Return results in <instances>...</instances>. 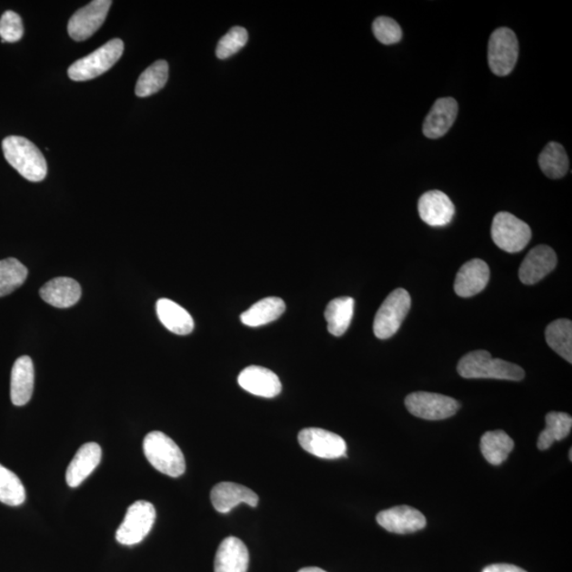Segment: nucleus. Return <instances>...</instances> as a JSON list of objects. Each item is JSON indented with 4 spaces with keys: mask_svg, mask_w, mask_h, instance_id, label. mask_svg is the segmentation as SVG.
Returning <instances> with one entry per match:
<instances>
[{
    "mask_svg": "<svg viewBox=\"0 0 572 572\" xmlns=\"http://www.w3.org/2000/svg\"><path fill=\"white\" fill-rule=\"evenodd\" d=\"M25 490L21 479L8 468L0 465V501L17 507L25 503Z\"/></svg>",
    "mask_w": 572,
    "mask_h": 572,
    "instance_id": "2f4dec72",
    "label": "nucleus"
},
{
    "mask_svg": "<svg viewBox=\"0 0 572 572\" xmlns=\"http://www.w3.org/2000/svg\"><path fill=\"white\" fill-rule=\"evenodd\" d=\"M538 165L546 176L558 179L567 175L569 159L564 146L551 141L539 154Z\"/></svg>",
    "mask_w": 572,
    "mask_h": 572,
    "instance_id": "bb28decb",
    "label": "nucleus"
},
{
    "mask_svg": "<svg viewBox=\"0 0 572 572\" xmlns=\"http://www.w3.org/2000/svg\"><path fill=\"white\" fill-rule=\"evenodd\" d=\"M490 280V268L480 259H473L462 266L456 276L455 292L462 298H470L484 291Z\"/></svg>",
    "mask_w": 572,
    "mask_h": 572,
    "instance_id": "f3484780",
    "label": "nucleus"
},
{
    "mask_svg": "<svg viewBox=\"0 0 572 572\" xmlns=\"http://www.w3.org/2000/svg\"><path fill=\"white\" fill-rule=\"evenodd\" d=\"M169 65L166 61H157L146 68L139 76L135 94L140 98H146L163 89L168 82Z\"/></svg>",
    "mask_w": 572,
    "mask_h": 572,
    "instance_id": "c756f323",
    "label": "nucleus"
},
{
    "mask_svg": "<svg viewBox=\"0 0 572 572\" xmlns=\"http://www.w3.org/2000/svg\"><path fill=\"white\" fill-rule=\"evenodd\" d=\"M411 298L406 289L397 288L388 295L376 315L374 332L380 339L395 336L407 316Z\"/></svg>",
    "mask_w": 572,
    "mask_h": 572,
    "instance_id": "423d86ee",
    "label": "nucleus"
},
{
    "mask_svg": "<svg viewBox=\"0 0 572 572\" xmlns=\"http://www.w3.org/2000/svg\"><path fill=\"white\" fill-rule=\"evenodd\" d=\"M299 445L307 453L323 459H337L346 454L342 437L321 428H305L298 435Z\"/></svg>",
    "mask_w": 572,
    "mask_h": 572,
    "instance_id": "9b49d317",
    "label": "nucleus"
},
{
    "mask_svg": "<svg viewBox=\"0 0 572 572\" xmlns=\"http://www.w3.org/2000/svg\"><path fill=\"white\" fill-rule=\"evenodd\" d=\"M557 256L555 250L547 246H538L530 250L519 267V279L524 285L537 284L557 266Z\"/></svg>",
    "mask_w": 572,
    "mask_h": 572,
    "instance_id": "4468645a",
    "label": "nucleus"
},
{
    "mask_svg": "<svg viewBox=\"0 0 572 572\" xmlns=\"http://www.w3.org/2000/svg\"><path fill=\"white\" fill-rule=\"evenodd\" d=\"M518 41L509 28H498L488 41L487 60L491 72L498 76L510 75L518 60Z\"/></svg>",
    "mask_w": 572,
    "mask_h": 572,
    "instance_id": "6e6552de",
    "label": "nucleus"
},
{
    "mask_svg": "<svg viewBox=\"0 0 572 572\" xmlns=\"http://www.w3.org/2000/svg\"><path fill=\"white\" fill-rule=\"evenodd\" d=\"M211 503L215 509L220 513H228L240 504L256 507L259 497L250 488L234 484V482H221L211 491Z\"/></svg>",
    "mask_w": 572,
    "mask_h": 572,
    "instance_id": "a211bd4d",
    "label": "nucleus"
},
{
    "mask_svg": "<svg viewBox=\"0 0 572 572\" xmlns=\"http://www.w3.org/2000/svg\"><path fill=\"white\" fill-rule=\"evenodd\" d=\"M355 299L339 297L333 299L326 307L325 318L327 331L334 336H342L349 329L353 315H355Z\"/></svg>",
    "mask_w": 572,
    "mask_h": 572,
    "instance_id": "b1692460",
    "label": "nucleus"
},
{
    "mask_svg": "<svg viewBox=\"0 0 572 572\" xmlns=\"http://www.w3.org/2000/svg\"><path fill=\"white\" fill-rule=\"evenodd\" d=\"M24 25L21 16L13 11H6L0 17V37L3 43H16L22 40Z\"/></svg>",
    "mask_w": 572,
    "mask_h": 572,
    "instance_id": "f704fd0d",
    "label": "nucleus"
},
{
    "mask_svg": "<svg viewBox=\"0 0 572 572\" xmlns=\"http://www.w3.org/2000/svg\"><path fill=\"white\" fill-rule=\"evenodd\" d=\"M4 156L19 175L27 181L38 183L47 176V162L38 147L21 136H9L3 141Z\"/></svg>",
    "mask_w": 572,
    "mask_h": 572,
    "instance_id": "f257e3e1",
    "label": "nucleus"
},
{
    "mask_svg": "<svg viewBox=\"0 0 572 572\" xmlns=\"http://www.w3.org/2000/svg\"><path fill=\"white\" fill-rule=\"evenodd\" d=\"M248 41V32L242 27H234L230 29L227 35H225L221 41L218 42L216 47V56L218 59L225 60L233 56L246 46Z\"/></svg>",
    "mask_w": 572,
    "mask_h": 572,
    "instance_id": "473e14b6",
    "label": "nucleus"
},
{
    "mask_svg": "<svg viewBox=\"0 0 572 572\" xmlns=\"http://www.w3.org/2000/svg\"><path fill=\"white\" fill-rule=\"evenodd\" d=\"M286 311L285 301L279 297L262 299L241 315L242 324L248 326H266L277 320Z\"/></svg>",
    "mask_w": 572,
    "mask_h": 572,
    "instance_id": "393cba45",
    "label": "nucleus"
},
{
    "mask_svg": "<svg viewBox=\"0 0 572 572\" xmlns=\"http://www.w3.org/2000/svg\"><path fill=\"white\" fill-rule=\"evenodd\" d=\"M156 519V507L149 501L138 500L128 507L124 522L115 532V538L125 546L139 544L149 535Z\"/></svg>",
    "mask_w": 572,
    "mask_h": 572,
    "instance_id": "0eeeda50",
    "label": "nucleus"
},
{
    "mask_svg": "<svg viewBox=\"0 0 572 572\" xmlns=\"http://www.w3.org/2000/svg\"><path fill=\"white\" fill-rule=\"evenodd\" d=\"M482 572H527L526 570L514 567L510 564H494L486 567Z\"/></svg>",
    "mask_w": 572,
    "mask_h": 572,
    "instance_id": "c9c22d12",
    "label": "nucleus"
},
{
    "mask_svg": "<svg viewBox=\"0 0 572 572\" xmlns=\"http://www.w3.org/2000/svg\"><path fill=\"white\" fill-rule=\"evenodd\" d=\"M298 572H326V571L318 567H306V568L300 569Z\"/></svg>",
    "mask_w": 572,
    "mask_h": 572,
    "instance_id": "e433bc0d",
    "label": "nucleus"
},
{
    "mask_svg": "<svg viewBox=\"0 0 572 572\" xmlns=\"http://www.w3.org/2000/svg\"><path fill=\"white\" fill-rule=\"evenodd\" d=\"M111 0H95L75 13L68 23V34L73 40L82 42L93 36L105 22Z\"/></svg>",
    "mask_w": 572,
    "mask_h": 572,
    "instance_id": "9d476101",
    "label": "nucleus"
},
{
    "mask_svg": "<svg viewBox=\"0 0 572 572\" xmlns=\"http://www.w3.org/2000/svg\"><path fill=\"white\" fill-rule=\"evenodd\" d=\"M146 458L157 471L170 477H179L186 471V461L181 448L170 437L162 432H152L144 440Z\"/></svg>",
    "mask_w": 572,
    "mask_h": 572,
    "instance_id": "7ed1b4c3",
    "label": "nucleus"
},
{
    "mask_svg": "<svg viewBox=\"0 0 572 572\" xmlns=\"http://www.w3.org/2000/svg\"><path fill=\"white\" fill-rule=\"evenodd\" d=\"M458 374L465 378H494L518 382L525 377V371L516 364L494 358L487 351L467 353L460 359Z\"/></svg>",
    "mask_w": 572,
    "mask_h": 572,
    "instance_id": "f03ea898",
    "label": "nucleus"
},
{
    "mask_svg": "<svg viewBox=\"0 0 572 572\" xmlns=\"http://www.w3.org/2000/svg\"><path fill=\"white\" fill-rule=\"evenodd\" d=\"M102 458V449L95 442L82 446L70 462L66 471V482L70 487H79L96 467Z\"/></svg>",
    "mask_w": 572,
    "mask_h": 572,
    "instance_id": "aec40b11",
    "label": "nucleus"
},
{
    "mask_svg": "<svg viewBox=\"0 0 572 572\" xmlns=\"http://www.w3.org/2000/svg\"><path fill=\"white\" fill-rule=\"evenodd\" d=\"M571 456H572V451L570 449V453H569V459H570V461L572 460Z\"/></svg>",
    "mask_w": 572,
    "mask_h": 572,
    "instance_id": "4c0bfd02",
    "label": "nucleus"
},
{
    "mask_svg": "<svg viewBox=\"0 0 572 572\" xmlns=\"http://www.w3.org/2000/svg\"><path fill=\"white\" fill-rule=\"evenodd\" d=\"M572 417L568 414L551 411L546 416V428L539 434L537 447L539 451H546L554 446L556 441H561L570 434Z\"/></svg>",
    "mask_w": 572,
    "mask_h": 572,
    "instance_id": "cd10ccee",
    "label": "nucleus"
},
{
    "mask_svg": "<svg viewBox=\"0 0 572 572\" xmlns=\"http://www.w3.org/2000/svg\"><path fill=\"white\" fill-rule=\"evenodd\" d=\"M237 383L249 394L262 397L277 396L282 390L278 376L260 366H249L242 370Z\"/></svg>",
    "mask_w": 572,
    "mask_h": 572,
    "instance_id": "dca6fc26",
    "label": "nucleus"
},
{
    "mask_svg": "<svg viewBox=\"0 0 572 572\" xmlns=\"http://www.w3.org/2000/svg\"><path fill=\"white\" fill-rule=\"evenodd\" d=\"M405 405L411 415L424 420H445L460 408L455 398L433 392H414L407 396Z\"/></svg>",
    "mask_w": 572,
    "mask_h": 572,
    "instance_id": "1a4fd4ad",
    "label": "nucleus"
},
{
    "mask_svg": "<svg viewBox=\"0 0 572 572\" xmlns=\"http://www.w3.org/2000/svg\"><path fill=\"white\" fill-rule=\"evenodd\" d=\"M421 220L433 227H445L453 221L455 206L445 192L433 190L424 193L417 203Z\"/></svg>",
    "mask_w": 572,
    "mask_h": 572,
    "instance_id": "ddd939ff",
    "label": "nucleus"
},
{
    "mask_svg": "<svg viewBox=\"0 0 572 572\" xmlns=\"http://www.w3.org/2000/svg\"><path fill=\"white\" fill-rule=\"evenodd\" d=\"M28 277V269L15 258L0 260V297L21 287Z\"/></svg>",
    "mask_w": 572,
    "mask_h": 572,
    "instance_id": "7c9ffc66",
    "label": "nucleus"
},
{
    "mask_svg": "<svg viewBox=\"0 0 572 572\" xmlns=\"http://www.w3.org/2000/svg\"><path fill=\"white\" fill-rule=\"evenodd\" d=\"M514 448V441L504 430H493L481 437L482 455L493 466H500L509 457Z\"/></svg>",
    "mask_w": 572,
    "mask_h": 572,
    "instance_id": "a878e982",
    "label": "nucleus"
},
{
    "mask_svg": "<svg viewBox=\"0 0 572 572\" xmlns=\"http://www.w3.org/2000/svg\"><path fill=\"white\" fill-rule=\"evenodd\" d=\"M458 103L451 96L435 102L423 124V134L429 139H438L451 130L458 115Z\"/></svg>",
    "mask_w": 572,
    "mask_h": 572,
    "instance_id": "2eb2a0df",
    "label": "nucleus"
},
{
    "mask_svg": "<svg viewBox=\"0 0 572 572\" xmlns=\"http://www.w3.org/2000/svg\"><path fill=\"white\" fill-rule=\"evenodd\" d=\"M35 366L29 356L16 359L11 372V401L15 406H24L34 395Z\"/></svg>",
    "mask_w": 572,
    "mask_h": 572,
    "instance_id": "412c9836",
    "label": "nucleus"
},
{
    "mask_svg": "<svg viewBox=\"0 0 572 572\" xmlns=\"http://www.w3.org/2000/svg\"><path fill=\"white\" fill-rule=\"evenodd\" d=\"M156 312L160 323L177 336H188L195 329V321L191 315L175 301L159 299Z\"/></svg>",
    "mask_w": 572,
    "mask_h": 572,
    "instance_id": "5701e85b",
    "label": "nucleus"
},
{
    "mask_svg": "<svg viewBox=\"0 0 572 572\" xmlns=\"http://www.w3.org/2000/svg\"><path fill=\"white\" fill-rule=\"evenodd\" d=\"M42 299L48 305L67 308L76 305L81 298L82 289L72 278L60 277L50 280L40 291Z\"/></svg>",
    "mask_w": 572,
    "mask_h": 572,
    "instance_id": "4be33fe9",
    "label": "nucleus"
},
{
    "mask_svg": "<svg viewBox=\"0 0 572 572\" xmlns=\"http://www.w3.org/2000/svg\"><path fill=\"white\" fill-rule=\"evenodd\" d=\"M249 552L240 538H225L218 547L215 561V572H247Z\"/></svg>",
    "mask_w": 572,
    "mask_h": 572,
    "instance_id": "6ab92c4d",
    "label": "nucleus"
},
{
    "mask_svg": "<svg viewBox=\"0 0 572 572\" xmlns=\"http://www.w3.org/2000/svg\"><path fill=\"white\" fill-rule=\"evenodd\" d=\"M376 522L385 530L396 535H407L426 527V517L419 510L408 506L394 507L378 513Z\"/></svg>",
    "mask_w": 572,
    "mask_h": 572,
    "instance_id": "f8f14e48",
    "label": "nucleus"
},
{
    "mask_svg": "<svg viewBox=\"0 0 572 572\" xmlns=\"http://www.w3.org/2000/svg\"><path fill=\"white\" fill-rule=\"evenodd\" d=\"M491 236L495 244L504 252H522L531 240L529 225L509 212H499L494 216Z\"/></svg>",
    "mask_w": 572,
    "mask_h": 572,
    "instance_id": "39448f33",
    "label": "nucleus"
},
{
    "mask_svg": "<svg viewBox=\"0 0 572 572\" xmlns=\"http://www.w3.org/2000/svg\"><path fill=\"white\" fill-rule=\"evenodd\" d=\"M125 44L114 38L91 55L82 57L68 69L69 78L75 82L89 81L111 69L120 60Z\"/></svg>",
    "mask_w": 572,
    "mask_h": 572,
    "instance_id": "20e7f679",
    "label": "nucleus"
},
{
    "mask_svg": "<svg viewBox=\"0 0 572 572\" xmlns=\"http://www.w3.org/2000/svg\"><path fill=\"white\" fill-rule=\"evenodd\" d=\"M546 342L564 359L572 363V323L568 319H557L545 332Z\"/></svg>",
    "mask_w": 572,
    "mask_h": 572,
    "instance_id": "c85d7f7f",
    "label": "nucleus"
},
{
    "mask_svg": "<svg viewBox=\"0 0 572 572\" xmlns=\"http://www.w3.org/2000/svg\"><path fill=\"white\" fill-rule=\"evenodd\" d=\"M374 34L378 42L384 45H394L401 41L402 29L395 19L387 16L377 17L372 25Z\"/></svg>",
    "mask_w": 572,
    "mask_h": 572,
    "instance_id": "72a5a7b5",
    "label": "nucleus"
}]
</instances>
